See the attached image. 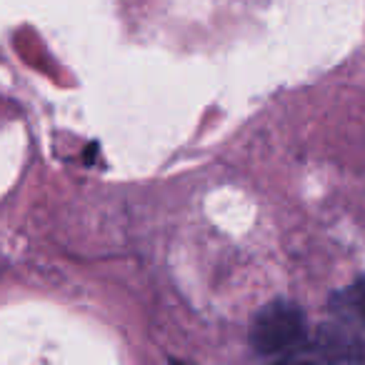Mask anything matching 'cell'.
<instances>
[{
    "mask_svg": "<svg viewBox=\"0 0 365 365\" xmlns=\"http://www.w3.org/2000/svg\"><path fill=\"white\" fill-rule=\"evenodd\" d=\"M250 345L265 358L293 360L308 348V320L290 300L268 303L250 325Z\"/></svg>",
    "mask_w": 365,
    "mask_h": 365,
    "instance_id": "6da1fadb",
    "label": "cell"
},
{
    "mask_svg": "<svg viewBox=\"0 0 365 365\" xmlns=\"http://www.w3.org/2000/svg\"><path fill=\"white\" fill-rule=\"evenodd\" d=\"M330 308L343 320H358L365 325V278H358L343 293L335 295Z\"/></svg>",
    "mask_w": 365,
    "mask_h": 365,
    "instance_id": "7a4b0ae2",
    "label": "cell"
}]
</instances>
